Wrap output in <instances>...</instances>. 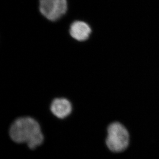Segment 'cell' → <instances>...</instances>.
Instances as JSON below:
<instances>
[{
    "label": "cell",
    "mask_w": 159,
    "mask_h": 159,
    "mask_svg": "<svg viewBox=\"0 0 159 159\" xmlns=\"http://www.w3.org/2000/svg\"><path fill=\"white\" fill-rule=\"evenodd\" d=\"M10 138L18 144H26L34 150L44 141L41 126L35 119L30 116L19 117L14 120L9 128Z\"/></svg>",
    "instance_id": "1"
},
{
    "label": "cell",
    "mask_w": 159,
    "mask_h": 159,
    "mask_svg": "<svg viewBox=\"0 0 159 159\" xmlns=\"http://www.w3.org/2000/svg\"><path fill=\"white\" fill-rule=\"evenodd\" d=\"M129 142V134L123 125L114 122L108 126L106 144L110 151L122 152L128 147Z\"/></svg>",
    "instance_id": "2"
},
{
    "label": "cell",
    "mask_w": 159,
    "mask_h": 159,
    "mask_svg": "<svg viewBox=\"0 0 159 159\" xmlns=\"http://www.w3.org/2000/svg\"><path fill=\"white\" fill-rule=\"evenodd\" d=\"M39 11L47 19L57 21L67 11L66 0H39Z\"/></svg>",
    "instance_id": "3"
},
{
    "label": "cell",
    "mask_w": 159,
    "mask_h": 159,
    "mask_svg": "<svg viewBox=\"0 0 159 159\" xmlns=\"http://www.w3.org/2000/svg\"><path fill=\"white\" fill-rule=\"evenodd\" d=\"M50 110L56 117L60 119H65L72 112V104L66 98H57L52 101Z\"/></svg>",
    "instance_id": "4"
},
{
    "label": "cell",
    "mask_w": 159,
    "mask_h": 159,
    "mask_svg": "<svg viewBox=\"0 0 159 159\" xmlns=\"http://www.w3.org/2000/svg\"><path fill=\"white\" fill-rule=\"evenodd\" d=\"M91 32L90 25L84 21H74L70 26V35L73 39L78 41L87 40Z\"/></svg>",
    "instance_id": "5"
}]
</instances>
